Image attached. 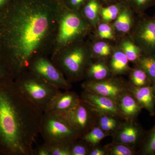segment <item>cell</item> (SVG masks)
Masks as SVG:
<instances>
[{
	"label": "cell",
	"mask_w": 155,
	"mask_h": 155,
	"mask_svg": "<svg viewBox=\"0 0 155 155\" xmlns=\"http://www.w3.org/2000/svg\"><path fill=\"white\" fill-rule=\"evenodd\" d=\"M54 3L18 0L0 13V60L13 77L28 71L49 30Z\"/></svg>",
	"instance_id": "6da1fadb"
},
{
	"label": "cell",
	"mask_w": 155,
	"mask_h": 155,
	"mask_svg": "<svg viewBox=\"0 0 155 155\" xmlns=\"http://www.w3.org/2000/svg\"><path fill=\"white\" fill-rule=\"evenodd\" d=\"M43 114L11 78L0 80V153L33 155Z\"/></svg>",
	"instance_id": "7a4b0ae2"
},
{
	"label": "cell",
	"mask_w": 155,
	"mask_h": 155,
	"mask_svg": "<svg viewBox=\"0 0 155 155\" xmlns=\"http://www.w3.org/2000/svg\"><path fill=\"white\" fill-rule=\"evenodd\" d=\"M16 83L26 99L44 113L61 89L30 71L18 76Z\"/></svg>",
	"instance_id": "3957f363"
},
{
	"label": "cell",
	"mask_w": 155,
	"mask_h": 155,
	"mask_svg": "<svg viewBox=\"0 0 155 155\" xmlns=\"http://www.w3.org/2000/svg\"><path fill=\"white\" fill-rule=\"evenodd\" d=\"M39 133L49 147L69 146L81 138L62 116L50 113L43 114Z\"/></svg>",
	"instance_id": "277c9868"
},
{
	"label": "cell",
	"mask_w": 155,
	"mask_h": 155,
	"mask_svg": "<svg viewBox=\"0 0 155 155\" xmlns=\"http://www.w3.org/2000/svg\"><path fill=\"white\" fill-rule=\"evenodd\" d=\"M131 32V39L143 54L155 57V18L143 13L138 14Z\"/></svg>",
	"instance_id": "5b68a950"
},
{
	"label": "cell",
	"mask_w": 155,
	"mask_h": 155,
	"mask_svg": "<svg viewBox=\"0 0 155 155\" xmlns=\"http://www.w3.org/2000/svg\"><path fill=\"white\" fill-rule=\"evenodd\" d=\"M89 58L86 51L82 48H77L60 58L58 64L71 82L82 78L89 65Z\"/></svg>",
	"instance_id": "8992f818"
},
{
	"label": "cell",
	"mask_w": 155,
	"mask_h": 155,
	"mask_svg": "<svg viewBox=\"0 0 155 155\" xmlns=\"http://www.w3.org/2000/svg\"><path fill=\"white\" fill-rule=\"evenodd\" d=\"M60 115L77 131L81 138L96 125V113L81 98L75 108Z\"/></svg>",
	"instance_id": "52a82bcc"
},
{
	"label": "cell",
	"mask_w": 155,
	"mask_h": 155,
	"mask_svg": "<svg viewBox=\"0 0 155 155\" xmlns=\"http://www.w3.org/2000/svg\"><path fill=\"white\" fill-rule=\"evenodd\" d=\"M84 91L107 97L117 104L119 98L129 91V84L116 78H107L101 81L89 80L82 85Z\"/></svg>",
	"instance_id": "ba28073f"
},
{
	"label": "cell",
	"mask_w": 155,
	"mask_h": 155,
	"mask_svg": "<svg viewBox=\"0 0 155 155\" xmlns=\"http://www.w3.org/2000/svg\"><path fill=\"white\" fill-rule=\"evenodd\" d=\"M28 69L60 89L68 91L72 87L71 82L65 78L60 69L45 58H35Z\"/></svg>",
	"instance_id": "9c48e42d"
},
{
	"label": "cell",
	"mask_w": 155,
	"mask_h": 155,
	"mask_svg": "<svg viewBox=\"0 0 155 155\" xmlns=\"http://www.w3.org/2000/svg\"><path fill=\"white\" fill-rule=\"evenodd\" d=\"M88 29L87 23L78 14L69 11L61 19L58 41L61 44H69L86 33Z\"/></svg>",
	"instance_id": "30bf717a"
},
{
	"label": "cell",
	"mask_w": 155,
	"mask_h": 155,
	"mask_svg": "<svg viewBox=\"0 0 155 155\" xmlns=\"http://www.w3.org/2000/svg\"><path fill=\"white\" fill-rule=\"evenodd\" d=\"M80 98L97 115L104 114L124 118L117 103L109 98L86 91L82 92Z\"/></svg>",
	"instance_id": "8fae6325"
},
{
	"label": "cell",
	"mask_w": 155,
	"mask_h": 155,
	"mask_svg": "<svg viewBox=\"0 0 155 155\" xmlns=\"http://www.w3.org/2000/svg\"><path fill=\"white\" fill-rule=\"evenodd\" d=\"M81 98L74 92H61L50 102L44 113L62 114L69 112L78 104Z\"/></svg>",
	"instance_id": "7c38bea8"
},
{
	"label": "cell",
	"mask_w": 155,
	"mask_h": 155,
	"mask_svg": "<svg viewBox=\"0 0 155 155\" xmlns=\"http://www.w3.org/2000/svg\"><path fill=\"white\" fill-rule=\"evenodd\" d=\"M116 133L115 140L117 143L130 146L140 144L145 132L139 125L127 122L119 125Z\"/></svg>",
	"instance_id": "4fadbf2b"
},
{
	"label": "cell",
	"mask_w": 155,
	"mask_h": 155,
	"mask_svg": "<svg viewBox=\"0 0 155 155\" xmlns=\"http://www.w3.org/2000/svg\"><path fill=\"white\" fill-rule=\"evenodd\" d=\"M152 85L138 87L130 84L129 91L143 108L146 109L151 116H154L155 114V95Z\"/></svg>",
	"instance_id": "5bb4252c"
},
{
	"label": "cell",
	"mask_w": 155,
	"mask_h": 155,
	"mask_svg": "<svg viewBox=\"0 0 155 155\" xmlns=\"http://www.w3.org/2000/svg\"><path fill=\"white\" fill-rule=\"evenodd\" d=\"M133 11L124 2L118 17L114 21V31L119 35H124L130 32L133 28L135 19Z\"/></svg>",
	"instance_id": "9a60e30c"
},
{
	"label": "cell",
	"mask_w": 155,
	"mask_h": 155,
	"mask_svg": "<svg viewBox=\"0 0 155 155\" xmlns=\"http://www.w3.org/2000/svg\"><path fill=\"white\" fill-rule=\"evenodd\" d=\"M117 105L124 119L130 120L135 119L143 109L130 91L119 98Z\"/></svg>",
	"instance_id": "2e32d148"
},
{
	"label": "cell",
	"mask_w": 155,
	"mask_h": 155,
	"mask_svg": "<svg viewBox=\"0 0 155 155\" xmlns=\"http://www.w3.org/2000/svg\"><path fill=\"white\" fill-rule=\"evenodd\" d=\"M128 59L122 50L118 48L113 52L110 61V68L111 73L117 75L124 74L130 69Z\"/></svg>",
	"instance_id": "e0dca14e"
},
{
	"label": "cell",
	"mask_w": 155,
	"mask_h": 155,
	"mask_svg": "<svg viewBox=\"0 0 155 155\" xmlns=\"http://www.w3.org/2000/svg\"><path fill=\"white\" fill-rule=\"evenodd\" d=\"M83 12L86 19L96 27L101 21V11L103 5L100 0H86L83 4Z\"/></svg>",
	"instance_id": "ac0fdd59"
},
{
	"label": "cell",
	"mask_w": 155,
	"mask_h": 155,
	"mask_svg": "<svg viewBox=\"0 0 155 155\" xmlns=\"http://www.w3.org/2000/svg\"><path fill=\"white\" fill-rule=\"evenodd\" d=\"M88 77L91 80L101 81L107 79L111 73L110 68L102 61L89 65L86 70Z\"/></svg>",
	"instance_id": "d6986e66"
},
{
	"label": "cell",
	"mask_w": 155,
	"mask_h": 155,
	"mask_svg": "<svg viewBox=\"0 0 155 155\" xmlns=\"http://www.w3.org/2000/svg\"><path fill=\"white\" fill-rule=\"evenodd\" d=\"M119 48L125 54L129 61L136 63L143 55L141 50L131 39L123 40Z\"/></svg>",
	"instance_id": "ffe728a7"
},
{
	"label": "cell",
	"mask_w": 155,
	"mask_h": 155,
	"mask_svg": "<svg viewBox=\"0 0 155 155\" xmlns=\"http://www.w3.org/2000/svg\"><path fill=\"white\" fill-rule=\"evenodd\" d=\"M139 153L142 155H155V122L150 130L145 131L140 144Z\"/></svg>",
	"instance_id": "44dd1931"
},
{
	"label": "cell",
	"mask_w": 155,
	"mask_h": 155,
	"mask_svg": "<svg viewBox=\"0 0 155 155\" xmlns=\"http://www.w3.org/2000/svg\"><path fill=\"white\" fill-rule=\"evenodd\" d=\"M124 3V1L121 0L114 4L103 6L100 14L101 19L103 22L108 23L115 21Z\"/></svg>",
	"instance_id": "7402d4cb"
},
{
	"label": "cell",
	"mask_w": 155,
	"mask_h": 155,
	"mask_svg": "<svg viewBox=\"0 0 155 155\" xmlns=\"http://www.w3.org/2000/svg\"><path fill=\"white\" fill-rule=\"evenodd\" d=\"M136 64L147 73L153 83L155 81V57L143 54Z\"/></svg>",
	"instance_id": "603a6c76"
},
{
	"label": "cell",
	"mask_w": 155,
	"mask_h": 155,
	"mask_svg": "<svg viewBox=\"0 0 155 155\" xmlns=\"http://www.w3.org/2000/svg\"><path fill=\"white\" fill-rule=\"evenodd\" d=\"M107 136V133L99 126H94L81 137L91 147L96 145Z\"/></svg>",
	"instance_id": "cb8c5ba5"
},
{
	"label": "cell",
	"mask_w": 155,
	"mask_h": 155,
	"mask_svg": "<svg viewBox=\"0 0 155 155\" xmlns=\"http://www.w3.org/2000/svg\"><path fill=\"white\" fill-rule=\"evenodd\" d=\"M130 79L131 84L138 87L151 85L153 84L144 70L138 66L132 70Z\"/></svg>",
	"instance_id": "d4e9b609"
},
{
	"label": "cell",
	"mask_w": 155,
	"mask_h": 155,
	"mask_svg": "<svg viewBox=\"0 0 155 155\" xmlns=\"http://www.w3.org/2000/svg\"><path fill=\"white\" fill-rule=\"evenodd\" d=\"M98 115L97 118L98 125L106 133L116 131L119 126V123L115 116L110 115Z\"/></svg>",
	"instance_id": "484cf974"
},
{
	"label": "cell",
	"mask_w": 155,
	"mask_h": 155,
	"mask_svg": "<svg viewBox=\"0 0 155 155\" xmlns=\"http://www.w3.org/2000/svg\"><path fill=\"white\" fill-rule=\"evenodd\" d=\"M113 52L112 46L104 41H97L92 47V52L94 55L102 59L112 55Z\"/></svg>",
	"instance_id": "4316f807"
},
{
	"label": "cell",
	"mask_w": 155,
	"mask_h": 155,
	"mask_svg": "<svg viewBox=\"0 0 155 155\" xmlns=\"http://www.w3.org/2000/svg\"><path fill=\"white\" fill-rule=\"evenodd\" d=\"M134 12L137 14L143 13L146 10L155 5V0H122Z\"/></svg>",
	"instance_id": "83f0119b"
},
{
	"label": "cell",
	"mask_w": 155,
	"mask_h": 155,
	"mask_svg": "<svg viewBox=\"0 0 155 155\" xmlns=\"http://www.w3.org/2000/svg\"><path fill=\"white\" fill-rule=\"evenodd\" d=\"M90 146L81 138L69 146L71 155H89L91 149Z\"/></svg>",
	"instance_id": "f1b7e54d"
},
{
	"label": "cell",
	"mask_w": 155,
	"mask_h": 155,
	"mask_svg": "<svg viewBox=\"0 0 155 155\" xmlns=\"http://www.w3.org/2000/svg\"><path fill=\"white\" fill-rule=\"evenodd\" d=\"M97 26V34L100 38L110 40L114 39L115 32L114 28L109 24V23L103 22L100 23Z\"/></svg>",
	"instance_id": "f546056e"
},
{
	"label": "cell",
	"mask_w": 155,
	"mask_h": 155,
	"mask_svg": "<svg viewBox=\"0 0 155 155\" xmlns=\"http://www.w3.org/2000/svg\"><path fill=\"white\" fill-rule=\"evenodd\" d=\"M127 145L116 143L109 147L108 153L112 155H132L134 154V150Z\"/></svg>",
	"instance_id": "4dcf8cb0"
},
{
	"label": "cell",
	"mask_w": 155,
	"mask_h": 155,
	"mask_svg": "<svg viewBox=\"0 0 155 155\" xmlns=\"http://www.w3.org/2000/svg\"><path fill=\"white\" fill-rule=\"evenodd\" d=\"M69 146L49 147L50 155H71Z\"/></svg>",
	"instance_id": "1f68e13d"
},
{
	"label": "cell",
	"mask_w": 155,
	"mask_h": 155,
	"mask_svg": "<svg viewBox=\"0 0 155 155\" xmlns=\"http://www.w3.org/2000/svg\"><path fill=\"white\" fill-rule=\"evenodd\" d=\"M13 78L5 65L0 60V80Z\"/></svg>",
	"instance_id": "d6a6232c"
},
{
	"label": "cell",
	"mask_w": 155,
	"mask_h": 155,
	"mask_svg": "<svg viewBox=\"0 0 155 155\" xmlns=\"http://www.w3.org/2000/svg\"><path fill=\"white\" fill-rule=\"evenodd\" d=\"M33 155H50L49 147L44 144L34 150Z\"/></svg>",
	"instance_id": "836d02e7"
},
{
	"label": "cell",
	"mask_w": 155,
	"mask_h": 155,
	"mask_svg": "<svg viewBox=\"0 0 155 155\" xmlns=\"http://www.w3.org/2000/svg\"><path fill=\"white\" fill-rule=\"evenodd\" d=\"M107 149H104L101 148H93L91 150L89 155H105L108 154Z\"/></svg>",
	"instance_id": "e575fe53"
},
{
	"label": "cell",
	"mask_w": 155,
	"mask_h": 155,
	"mask_svg": "<svg viewBox=\"0 0 155 155\" xmlns=\"http://www.w3.org/2000/svg\"><path fill=\"white\" fill-rule=\"evenodd\" d=\"M86 0H67L68 4L72 8L78 9L82 6Z\"/></svg>",
	"instance_id": "d590c367"
},
{
	"label": "cell",
	"mask_w": 155,
	"mask_h": 155,
	"mask_svg": "<svg viewBox=\"0 0 155 155\" xmlns=\"http://www.w3.org/2000/svg\"><path fill=\"white\" fill-rule=\"evenodd\" d=\"M100 1L102 3L103 5L107 6L114 4V3L117 2L121 0H100Z\"/></svg>",
	"instance_id": "8d00e7d4"
},
{
	"label": "cell",
	"mask_w": 155,
	"mask_h": 155,
	"mask_svg": "<svg viewBox=\"0 0 155 155\" xmlns=\"http://www.w3.org/2000/svg\"><path fill=\"white\" fill-rule=\"evenodd\" d=\"M7 0H0V7L4 5L6 2Z\"/></svg>",
	"instance_id": "74e56055"
},
{
	"label": "cell",
	"mask_w": 155,
	"mask_h": 155,
	"mask_svg": "<svg viewBox=\"0 0 155 155\" xmlns=\"http://www.w3.org/2000/svg\"><path fill=\"white\" fill-rule=\"evenodd\" d=\"M152 86L153 87V88L154 92V94L155 95V81L153 83Z\"/></svg>",
	"instance_id": "f35d334b"
},
{
	"label": "cell",
	"mask_w": 155,
	"mask_h": 155,
	"mask_svg": "<svg viewBox=\"0 0 155 155\" xmlns=\"http://www.w3.org/2000/svg\"><path fill=\"white\" fill-rule=\"evenodd\" d=\"M154 17V18H155V17Z\"/></svg>",
	"instance_id": "ab89813d"
}]
</instances>
